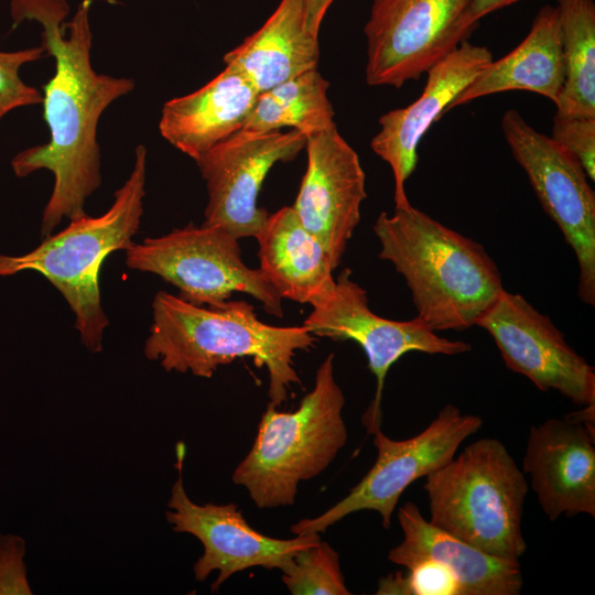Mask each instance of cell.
Here are the masks:
<instances>
[{"mask_svg":"<svg viewBox=\"0 0 595 595\" xmlns=\"http://www.w3.org/2000/svg\"><path fill=\"white\" fill-rule=\"evenodd\" d=\"M315 336L302 326H273L258 318L244 300L220 307L192 304L159 291L152 302V324L143 353L166 371L210 378L221 365L249 357L269 375L270 403L279 407L300 383L293 366L298 350L314 346Z\"/></svg>","mask_w":595,"mask_h":595,"instance_id":"2","label":"cell"},{"mask_svg":"<svg viewBox=\"0 0 595 595\" xmlns=\"http://www.w3.org/2000/svg\"><path fill=\"white\" fill-rule=\"evenodd\" d=\"M256 239L259 269L282 299L315 306L332 292V257L292 206L268 215Z\"/></svg>","mask_w":595,"mask_h":595,"instance_id":"21","label":"cell"},{"mask_svg":"<svg viewBox=\"0 0 595 595\" xmlns=\"http://www.w3.org/2000/svg\"><path fill=\"white\" fill-rule=\"evenodd\" d=\"M147 149L136 148L133 169L115 192L112 205L102 215L87 214L69 220L66 228L21 256L0 253V277L35 271L45 277L63 295L75 315V328L91 353L102 350V337L109 320L104 311L99 273L113 251L133 242L143 214Z\"/></svg>","mask_w":595,"mask_h":595,"instance_id":"4","label":"cell"},{"mask_svg":"<svg viewBox=\"0 0 595 595\" xmlns=\"http://www.w3.org/2000/svg\"><path fill=\"white\" fill-rule=\"evenodd\" d=\"M184 444H177L178 477L174 483L167 502L165 517L175 532L190 533L204 545L203 555L194 565V575L198 582L218 571L210 585L216 592L232 574L253 566L268 570L279 569L286 572L293 564L295 554L321 542L320 533L312 532L293 539H277L262 534L251 528L238 506L234 502L197 505L186 495L182 464Z\"/></svg>","mask_w":595,"mask_h":595,"instance_id":"13","label":"cell"},{"mask_svg":"<svg viewBox=\"0 0 595 595\" xmlns=\"http://www.w3.org/2000/svg\"><path fill=\"white\" fill-rule=\"evenodd\" d=\"M125 252L128 268L159 275L192 304L220 307L239 292L283 316L282 298L260 269L245 264L239 239L220 226L190 224L132 242Z\"/></svg>","mask_w":595,"mask_h":595,"instance_id":"7","label":"cell"},{"mask_svg":"<svg viewBox=\"0 0 595 595\" xmlns=\"http://www.w3.org/2000/svg\"><path fill=\"white\" fill-rule=\"evenodd\" d=\"M344 405L334 375V354H329L316 370L313 389L295 411H277L268 404L232 482L247 489L258 508L293 505L299 484L324 472L345 446Z\"/></svg>","mask_w":595,"mask_h":595,"instance_id":"5","label":"cell"},{"mask_svg":"<svg viewBox=\"0 0 595 595\" xmlns=\"http://www.w3.org/2000/svg\"><path fill=\"white\" fill-rule=\"evenodd\" d=\"M506 366L542 391L554 390L582 408L595 407V370L550 317L505 289L477 320Z\"/></svg>","mask_w":595,"mask_h":595,"instance_id":"12","label":"cell"},{"mask_svg":"<svg viewBox=\"0 0 595 595\" xmlns=\"http://www.w3.org/2000/svg\"><path fill=\"white\" fill-rule=\"evenodd\" d=\"M381 578L378 595H461L459 585L452 571L443 564L426 560Z\"/></svg>","mask_w":595,"mask_h":595,"instance_id":"26","label":"cell"},{"mask_svg":"<svg viewBox=\"0 0 595 595\" xmlns=\"http://www.w3.org/2000/svg\"><path fill=\"white\" fill-rule=\"evenodd\" d=\"M305 142L295 129L237 131L203 153L195 161L208 195L203 224L220 226L237 239L257 238L269 215L257 205L268 172L278 162L293 160Z\"/></svg>","mask_w":595,"mask_h":595,"instance_id":"14","label":"cell"},{"mask_svg":"<svg viewBox=\"0 0 595 595\" xmlns=\"http://www.w3.org/2000/svg\"><path fill=\"white\" fill-rule=\"evenodd\" d=\"M402 541L388 559L409 569L431 560L455 575L461 595H519L523 586L520 561L494 556L442 530L425 519L419 507L408 501L398 510Z\"/></svg>","mask_w":595,"mask_h":595,"instance_id":"18","label":"cell"},{"mask_svg":"<svg viewBox=\"0 0 595 595\" xmlns=\"http://www.w3.org/2000/svg\"><path fill=\"white\" fill-rule=\"evenodd\" d=\"M518 1L521 0H470L469 18L473 22L478 23L485 15Z\"/></svg>","mask_w":595,"mask_h":595,"instance_id":"31","label":"cell"},{"mask_svg":"<svg viewBox=\"0 0 595 595\" xmlns=\"http://www.w3.org/2000/svg\"><path fill=\"white\" fill-rule=\"evenodd\" d=\"M522 472L550 521L563 515L595 517L594 424L567 415L532 425Z\"/></svg>","mask_w":595,"mask_h":595,"instance_id":"17","label":"cell"},{"mask_svg":"<svg viewBox=\"0 0 595 595\" xmlns=\"http://www.w3.org/2000/svg\"><path fill=\"white\" fill-rule=\"evenodd\" d=\"M91 0H84L73 19L66 0H11L13 26L25 20L42 25V46L55 60V73L44 85L43 117L50 130L45 144L28 148L11 161L18 177L37 170L54 175L44 207L41 235H52L64 218L86 215L87 198L100 186L98 121L105 109L134 88L131 78L98 74L90 63Z\"/></svg>","mask_w":595,"mask_h":595,"instance_id":"1","label":"cell"},{"mask_svg":"<svg viewBox=\"0 0 595 595\" xmlns=\"http://www.w3.org/2000/svg\"><path fill=\"white\" fill-rule=\"evenodd\" d=\"M318 56V36L307 28L305 0H281L257 32L224 56V63L261 93L317 68Z\"/></svg>","mask_w":595,"mask_h":595,"instance_id":"22","label":"cell"},{"mask_svg":"<svg viewBox=\"0 0 595 595\" xmlns=\"http://www.w3.org/2000/svg\"><path fill=\"white\" fill-rule=\"evenodd\" d=\"M429 521L497 558L527 551L522 515L528 482L506 445L479 439L425 477Z\"/></svg>","mask_w":595,"mask_h":595,"instance_id":"6","label":"cell"},{"mask_svg":"<svg viewBox=\"0 0 595 595\" xmlns=\"http://www.w3.org/2000/svg\"><path fill=\"white\" fill-rule=\"evenodd\" d=\"M500 123L513 159L576 256L580 300L594 306L595 193L589 178L573 155L531 127L517 110H506Z\"/></svg>","mask_w":595,"mask_h":595,"instance_id":"10","label":"cell"},{"mask_svg":"<svg viewBox=\"0 0 595 595\" xmlns=\"http://www.w3.org/2000/svg\"><path fill=\"white\" fill-rule=\"evenodd\" d=\"M328 86L314 68L259 93L239 131L269 133L291 128L307 137L336 126Z\"/></svg>","mask_w":595,"mask_h":595,"instance_id":"23","label":"cell"},{"mask_svg":"<svg viewBox=\"0 0 595 595\" xmlns=\"http://www.w3.org/2000/svg\"><path fill=\"white\" fill-rule=\"evenodd\" d=\"M379 259L390 262L409 288L420 317L435 332L463 331L504 290L501 273L486 249L413 207L394 206L374 224Z\"/></svg>","mask_w":595,"mask_h":595,"instance_id":"3","label":"cell"},{"mask_svg":"<svg viewBox=\"0 0 595 595\" xmlns=\"http://www.w3.org/2000/svg\"><path fill=\"white\" fill-rule=\"evenodd\" d=\"M258 94L242 73L226 66L198 90L163 105L160 133L170 144L196 161L240 130Z\"/></svg>","mask_w":595,"mask_h":595,"instance_id":"19","label":"cell"},{"mask_svg":"<svg viewBox=\"0 0 595 595\" xmlns=\"http://www.w3.org/2000/svg\"><path fill=\"white\" fill-rule=\"evenodd\" d=\"M564 79L559 10L556 6L547 4L536 14L521 43L504 57L489 62L451 102L447 111L477 98L509 90L539 94L556 105Z\"/></svg>","mask_w":595,"mask_h":595,"instance_id":"20","label":"cell"},{"mask_svg":"<svg viewBox=\"0 0 595 595\" xmlns=\"http://www.w3.org/2000/svg\"><path fill=\"white\" fill-rule=\"evenodd\" d=\"M46 55L42 45L14 52L0 51V121L7 113L19 107L42 104L43 94L25 84L19 71L22 65Z\"/></svg>","mask_w":595,"mask_h":595,"instance_id":"27","label":"cell"},{"mask_svg":"<svg viewBox=\"0 0 595 595\" xmlns=\"http://www.w3.org/2000/svg\"><path fill=\"white\" fill-rule=\"evenodd\" d=\"M24 542L19 537H0V594H32L22 558Z\"/></svg>","mask_w":595,"mask_h":595,"instance_id":"29","label":"cell"},{"mask_svg":"<svg viewBox=\"0 0 595 595\" xmlns=\"http://www.w3.org/2000/svg\"><path fill=\"white\" fill-rule=\"evenodd\" d=\"M565 79L558 116L595 118V3L594 0H556Z\"/></svg>","mask_w":595,"mask_h":595,"instance_id":"24","label":"cell"},{"mask_svg":"<svg viewBox=\"0 0 595 595\" xmlns=\"http://www.w3.org/2000/svg\"><path fill=\"white\" fill-rule=\"evenodd\" d=\"M551 138L573 155L595 181V118L555 115Z\"/></svg>","mask_w":595,"mask_h":595,"instance_id":"28","label":"cell"},{"mask_svg":"<svg viewBox=\"0 0 595 595\" xmlns=\"http://www.w3.org/2000/svg\"><path fill=\"white\" fill-rule=\"evenodd\" d=\"M493 60L486 46L464 40L426 72V83L419 98L380 117V129L371 139L370 148L392 171L394 206L410 203L405 182L415 171L421 139Z\"/></svg>","mask_w":595,"mask_h":595,"instance_id":"16","label":"cell"},{"mask_svg":"<svg viewBox=\"0 0 595 595\" xmlns=\"http://www.w3.org/2000/svg\"><path fill=\"white\" fill-rule=\"evenodd\" d=\"M470 0H372L364 28L366 82L400 88L419 79L475 30Z\"/></svg>","mask_w":595,"mask_h":595,"instance_id":"9","label":"cell"},{"mask_svg":"<svg viewBox=\"0 0 595 595\" xmlns=\"http://www.w3.org/2000/svg\"><path fill=\"white\" fill-rule=\"evenodd\" d=\"M305 147L307 166L292 207L337 268L360 221L365 172L336 126L307 136Z\"/></svg>","mask_w":595,"mask_h":595,"instance_id":"15","label":"cell"},{"mask_svg":"<svg viewBox=\"0 0 595 595\" xmlns=\"http://www.w3.org/2000/svg\"><path fill=\"white\" fill-rule=\"evenodd\" d=\"M334 0H305L309 30L318 36L322 21Z\"/></svg>","mask_w":595,"mask_h":595,"instance_id":"30","label":"cell"},{"mask_svg":"<svg viewBox=\"0 0 595 595\" xmlns=\"http://www.w3.org/2000/svg\"><path fill=\"white\" fill-rule=\"evenodd\" d=\"M480 416L463 413L445 404L429 425L407 440H392L381 430L374 433L377 458L347 496L315 518L302 519L291 527L300 536L323 532L344 517L360 510L377 511L385 529L403 491L416 479L425 478L448 463L461 444L482 428Z\"/></svg>","mask_w":595,"mask_h":595,"instance_id":"8","label":"cell"},{"mask_svg":"<svg viewBox=\"0 0 595 595\" xmlns=\"http://www.w3.org/2000/svg\"><path fill=\"white\" fill-rule=\"evenodd\" d=\"M282 581L293 595H349L338 553L325 541L299 551Z\"/></svg>","mask_w":595,"mask_h":595,"instance_id":"25","label":"cell"},{"mask_svg":"<svg viewBox=\"0 0 595 595\" xmlns=\"http://www.w3.org/2000/svg\"><path fill=\"white\" fill-rule=\"evenodd\" d=\"M351 275L350 269L342 270L332 292L313 306L303 325L315 337L353 340L365 351L377 387L363 423L367 432L374 434L380 429L383 385L394 363L412 351L459 355L469 351L470 345L440 336L418 316L410 321H392L374 313L365 289Z\"/></svg>","mask_w":595,"mask_h":595,"instance_id":"11","label":"cell"}]
</instances>
